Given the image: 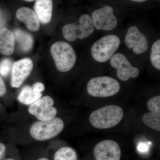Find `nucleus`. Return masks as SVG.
I'll list each match as a JSON object with an SVG mask.
<instances>
[{
    "label": "nucleus",
    "mask_w": 160,
    "mask_h": 160,
    "mask_svg": "<svg viewBox=\"0 0 160 160\" xmlns=\"http://www.w3.org/2000/svg\"><path fill=\"white\" fill-rule=\"evenodd\" d=\"M125 43L129 49L136 54L145 53L148 49L149 44L146 36L136 26H131L127 31Z\"/></svg>",
    "instance_id": "nucleus-10"
},
{
    "label": "nucleus",
    "mask_w": 160,
    "mask_h": 160,
    "mask_svg": "<svg viewBox=\"0 0 160 160\" xmlns=\"http://www.w3.org/2000/svg\"><path fill=\"white\" fill-rule=\"evenodd\" d=\"M120 43L119 38L115 35H108L103 37L92 46V56L96 62H106L114 55L119 47Z\"/></svg>",
    "instance_id": "nucleus-3"
},
{
    "label": "nucleus",
    "mask_w": 160,
    "mask_h": 160,
    "mask_svg": "<svg viewBox=\"0 0 160 160\" xmlns=\"http://www.w3.org/2000/svg\"><path fill=\"white\" fill-rule=\"evenodd\" d=\"M94 26L92 18L89 14L82 15L78 22L67 24L62 28L63 37L68 42L84 39L90 36L94 31Z\"/></svg>",
    "instance_id": "nucleus-4"
},
{
    "label": "nucleus",
    "mask_w": 160,
    "mask_h": 160,
    "mask_svg": "<svg viewBox=\"0 0 160 160\" xmlns=\"http://www.w3.org/2000/svg\"><path fill=\"white\" fill-rule=\"evenodd\" d=\"M64 127L62 120L53 118L48 121H40L33 124L30 128V135L38 141H46L55 137L62 132Z\"/></svg>",
    "instance_id": "nucleus-6"
},
{
    "label": "nucleus",
    "mask_w": 160,
    "mask_h": 160,
    "mask_svg": "<svg viewBox=\"0 0 160 160\" xmlns=\"http://www.w3.org/2000/svg\"><path fill=\"white\" fill-rule=\"evenodd\" d=\"M6 150V146L3 143H0V158L2 156Z\"/></svg>",
    "instance_id": "nucleus-25"
},
{
    "label": "nucleus",
    "mask_w": 160,
    "mask_h": 160,
    "mask_svg": "<svg viewBox=\"0 0 160 160\" xmlns=\"http://www.w3.org/2000/svg\"><path fill=\"white\" fill-rule=\"evenodd\" d=\"M143 122L149 128L160 131V114L155 112H147L142 118Z\"/></svg>",
    "instance_id": "nucleus-18"
},
{
    "label": "nucleus",
    "mask_w": 160,
    "mask_h": 160,
    "mask_svg": "<svg viewBox=\"0 0 160 160\" xmlns=\"http://www.w3.org/2000/svg\"><path fill=\"white\" fill-rule=\"evenodd\" d=\"M6 88L2 78L0 76V96H3L6 94Z\"/></svg>",
    "instance_id": "nucleus-24"
},
{
    "label": "nucleus",
    "mask_w": 160,
    "mask_h": 160,
    "mask_svg": "<svg viewBox=\"0 0 160 160\" xmlns=\"http://www.w3.org/2000/svg\"><path fill=\"white\" fill-rule=\"evenodd\" d=\"M129 1L136 2H146L147 0H129Z\"/></svg>",
    "instance_id": "nucleus-26"
},
{
    "label": "nucleus",
    "mask_w": 160,
    "mask_h": 160,
    "mask_svg": "<svg viewBox=\"0 0 160 160\" xmlns=\"http://www.w3.org/2000/svg\"><path fill=\"white\" fill-rule=\"evenodd\" d=\"M94 28L99 30L111 31L118 24V21L111 6H105L94 10L92 13Z\"/></svg>",
    "instance_id": "nucleus-8"
},
{
    "label": "nucleus",
    "mask_w": 160,
    "mask_h": 160,
    "mask_svg": "<svg viewBox=\"0 0 160 160\" xmlns=\"http://www.w3.org/2000/svg\"><path fill=\"white\" fill-rule=\"evenodd\" d=\"M15 38L12 32L6 28L0 29V53L11 55L14 52Z\"/></svg>",
    "instance_id": "nucleus-15"
},
{
    "label": "nucleus",
    "mask_w": 160,
    "mask_h": 160,
    "mask_svg": "<svg viewBox=\"0 0 160 160\" xmlns=\"http://www.w3.org/2000/svg\"><path fill=\"white\" fill-rule=\"evenodd\" d=\"M50 52L59 71L66 72L71 70L76 62V55L69 43L56 42L50 48Z\"/></svg>",
    "instance_id": "nucleus-2"
},
{
    "label": "nucleus",
    "mask_w": 160,
    "mask_h": 160,
    "mask_svg": "<svg viewBox=\"0 0 160 160\" xmlns=\"http://www.w3.org/2000/svg\"><path fill=\"white\" fill-rule=\"evenodd\" d=\"M33 63L30 59H23L14 63L12 69L11 85L13 88H19L31 73Z\"/></svg>",
    "instance_id": "nucleus-12"
},
{
    "label": "nucleus",
    "mask_w": 160,
    "mask_h": 160,
    "mask_svg": "<svg viewBox=\"0 0 160 160\" xmlns=\"http://www.w3.org/2000/svg\"><path fill=\"white\" fill-rule=\"evenodd\" d=\"M52 0H37L34 9L41 22L47 24L50 22L52 16Z\"/></svg>",
    "instance_id": "nucleus-14"
},
{
    "label": "nucleus",
    "mask_w": 160,
    "mask_h": 160,
    "mask_svg": "<svg viewBox=\"0 0 160 160\" xmlns=\"http://www.w3.org/2000/svg\"><path fill=\"white\" fill-rule=\"evenodd\" d=\"M120 89V84L117 80L108 76L92 78L87 86L88 93L96 98L112 96L118 93Z\"/></svg>",
    "instance_id": "nucleus-5"
},
{
    "label": "nucleus",
    "mask_w": 160,
    "mask_h": 160,
    "mask_svg": "<svg viewBox=\"0 0 160 160\" xmlns=\"http://www.w3.org/2000/svg\"><path fill=\"white\" fill-rule=\"evenodd\" d=\"M148 109L151 112L160 113V96L152 98L147 103Z\"/></svg>",
    "instance_id": "nucleus-22"
},
{
    "label": "nucleus",
    "mask_w": 160,
    "mask_h": 160,
    "mask_svg": "<svg viewBox=\"0 0 160 160\" xmlns=\"http://www.w3.org/2000/svg\"><path fill=\"white\" fill-rule=\"evenodd\" d=\"M54 160H77V155L72 148L69 147H62L56 152Z\"/></svg>",
    "instance_id": "nucleus-19"
},
{
    "label": "nucleus",
    "mask_w": 160,
    "mask_h": 160,
    "mask_svg": "<svg viewBox=\"0 0 160 160\" xmlns=\"http://www.w3.org/2000/svg\"><path fill=\"white\" fill-rule=\"evenodd\" d=\"M12 62L10 59L5 58L0 63V73L6 77L12 69Z\"/></svg>",
    "instance_id": "nucleus-21"
},
{
    "label": "nucleus",
    "mask_w": 160,
    "mask_h": 160,
    "mask_svg": "<svg viewBox=\"0 0 160 160\" xmlns=\"http://www.w3.org/2000/svg\"><path fill=\"white\" fill-rule=\"evenodd\" d=\"M150 61L152 66L160 70V40H158L152 44L150 53Z\"/></svg>",
    "instance_id": "nucleus-20"
},
{
    "label": "nucleus",
    "mask_w": 160,
    "mask_h": 160,
    "mask_svg": "<svg viewBox=\"0 0 160 160\" xmlns=\"http://www.w3.org/2000/svg\"><path fill=\"white\" fill-rule=\"evenodd\" d=\"M24 1H26V2H33V1H35V0H24Z\"/></svg>",
    "instance_id": "nucleus-27"
},
{
    "label": "nucleus",
    "mask_w": 160,
    "mask_h": 160,
    "mask_svg": "<svg viewBox=\"0 0 160 160\" xmlns=\"http://www.w3.org/2000/svg\"><path fill=\"white\" fill-rule=\"evenodd\" d=\"M123 117V109L120 106H104L92 112L89 117L91 125L99 129H107L117 126Z\"/></svg>",
    "instance_id": "nucleus-1"
},
{
    "label": "nucleus",
    "mask_w": 160,
    "mask_h": 160,
    "mask_svg": "<svg viewBox=\"0 0 160 160\" xmlns=\"http://www.w3.org/2000/svg\"><path fill=\"white\" fill-rule=\"evenodd\" d=\"M18 20L25 24L30 31H37L40 28V21L36 13L28 7H21L16 13Z\"/></svg>",
    "instance_id": "nucleus-13"
},
{
    "label": "nucleus",
    "mask_w": 160,
    "mask_h": 160,
    "mask_svg": "<svg viewBox=\"0 0 160 160\" xmlns=\"http://www.w3.org/2000/svg\"><path fill=\"white\" fill-rule=\"evenodd\" d=\"M41 92H36L32 90V87L24 86L20 92L18 100L25 105H31L42 97Z\"/></svg>",
    "instance_id": "nucleus-17"
},
{
    "label": "nucleus",
    "mask_w": 160,
    "mask_h": 160,
    "mask_svg": "<svg viewBox=\"0 0 160 160\" xmlns=\"http://www.w3.org/2000/svg\"><path fill=\"white\" fill-rule=\"evenodd\" d=\"M13 33L15 41L21 50L27 52L31 49L33 45V38L31 35L19 29L15 30Z\"/></svg>",
    "instance_id": "nucleus-16"
},
{
    "label": "nucleus",
    "mask_w": 160,
    "mask_h": 160,
    "mask_svg": "<svg viewBox=\"0 0 160 160\" xmlns=\"http://www.w3.org/2000/svg\"><path fill=\"white\" fill-rule=\"evenodd\" d=\"M32 88L35 92H41L45 89V86L42 83L37 82L35 83L32 87Z\"/></svg>",
    "instance_id": "nucleus-23"
},
{
    "label": "nucleus",
    "mask_w": 160,
    "mask_h": 160,
    "mask_svg": "<svg viewBox=\"0 0 160 160\" xmlns=\"http://www.w3.org/2000/svg\"><path fill=\"white\" fill-rule=\"evenodd\" d=\"M2 21H1V18H0V27H1V26H2Z\"/></svg>",
    "instance_id": "nucleus-29"
},
{
    "label": "nucleus",
    "mask_w": 160,
    "mask_h": 160,
    "mask_svg": "<svg viewBox=\"0 0 160 160\" xmlns=\"http://www.w3.org/2000/svg\"><path fill=\"white\" fill-rule=\"evenodd\" d=\"M38 160H49L47 159H46V158H42L40 159H39Z\"/></svg>",
    "instance_id": "nucleus-28"
},
{
    "label": "nucleus",
    "mask_w": 160,
    "mask_h": 160,
    "mask_svg": "<svg viewBox=\"0 0 160 160\" xmlns=\"http://www.w3.org/2000/svg\"><path fill=\"white\" fill-rule=\"evenodd\" d=\"M94 156L96 160H120L121 150L116 142L105 140L95 146Z\"/></svg>",
    "instance_id": "nucleus-11"
},
{
    "label": "nucleus",
    "mask_w": 160,
    "mask_h": 160,
    "mask_svg": "<svg viewBox=\"0 0 160 160\" xmlns=\"http://www.w3.org/2000/svg\"><path fill=\"white\" fill-rule=\"evenodd\" d=\"M12 160V159H8V160Z\"/></svg>",
    "instance_id": "nucleus-30"
},
{
    "label": "nucleus",
    "mask_w": 160,
    "mask_h": 160,
    "mask_svg": "<svg viewBox=\"0 0 160 160\" xmlns=\"http://www.w3.org/2000/svg\"><path fill=\"white\" fill-rule=\"evenodd\" d=\"M54 101L49 96L40 98L31 104L28 111L41 121H48L55 117L57 109L53 107Z\"/></svg>",
    "instance_id": "nucleus-7"
},
{
    "label": "nucleus",
    "mask_w": 160,
    "mask_h": 160,
    "mask_svg": "<svg viewBox=\"0 0 160 160\" xmlns=\"http://www.w3.org/2000/svg\"><path fill=\"white\" fill-rule=\"evenodd\" d=\"M110 65L117 70L119 79L126 82L130 78H136L139 75V70L133 67L122 53L115 54L110 59Z\"/></svg>",
    "instance_id": "nucleus-9"
}]
</instances>
